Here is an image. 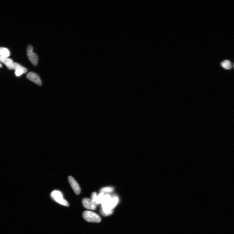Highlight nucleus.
<instances>
[{
	"label": "nucleus",
	"instance_id": "nucleus-1",
	"mask_svg": "<svg viewBox=\"0 0 234 234\" xmlns=\"http://www.w3.org/2000/svg\"><path fill=\"white\" fill-rule=\"evenodd\" d=\"M82 216L84 220L89 223H99L101 219L97 214L89 211H85L83 213Z\"/></svg>",
	"mask_w": 234,
	"mask_h": 234
},
{
	"label": "nucleus",
	"instance_id": "nucleus-2",
	"mask_svg": "<svg viewBox=\"0 0 234 234\" xmlns=\"http://www.w3.org/2000/svg\"><path fill=\"white\" fill-rule=\"evenodd\" d=\"M51 196L52 198L58 204L65 207L69 206L68 202L64 198L63 195L60 191L54 190L51 192Z\"/></svg>",
	"mask_w": 234,
	"mask_h": 234
},
{
	"label": "nucleus",
	"instance_id": "nucleus-3",
	"mask_svg": "<svg viewBox=\"0 0 234 234\" xmlns=\"http://www.w3.org/2000/svg\"><path fill=\"white\" fill-rule=\"evenodd\" d=\"M32 46H28L27 49V54L28 58L33 65H36L38 63V57L35 53L33 52Z\"/></svg>",
	"mask_w": 234,
	"mask_h": 234
},
{
	"label": "nucleus",
	"instance_id": "nucleus-4",
	"mask_svg": "<svg viewBox=\"0 0 234 234\" xmlns=\"http://www.w3.org/2000/svg\"><path fill=\"white\" fill-rule=\"evenodd\" d=\"M82 204L83 207L89 210H95L97 208V205L90 198H84L82 200Z\"/></svg>",
	"mask_w": 234,
	"mask_h": 234
},
{
	"label": "nucleus",
	"instance_id": "nucleus-5",
	"mask_svg": "<svg viewBox=\"0 0 234 234\" xmlns=\"http://www.w3.org/2000/svg\"><path fill=\"white\" fill-rule=\"evenodd\" d=\"M68 180L74 192L77 195H79L81 192V188L79 184L74 178L71 176L68 177Z\"/></svg>",
	"mask_w": 234,
	"mask_h": 234
},
{
	"label": "nucleus",
	"instance_id": "nucleus-6",
	"mask_svg": "<svg viewBox=\"0 0 234 234\" xmlns=\"http://www.w3.org/2000/svg\"><path fill=\"white\" fill-rule=\"evenodd\" d=\"M28 79L38 85H41L42 82L39 76L33 72H30L27 74Z\"/></svg>",
	"mask_w": 234,
	"mask_h": 234
},
{
	"label": "nucleus",
	"instance_id": "nucleus-7",
	"mask_svg": "<svg viewBox=\"0 0 234 234\" xmlns=\"http://www.w3.org/2000/svg\"><path fill=\"white\" fill-rule=\"evenodd\" d=\"M13 70L15 71L16 76L17 77L27 72L26 69L17 62H14Z\"/></svg>",
	"mask_w": 234,
	"mask_h": 234
},
{
	"label": "nucleus",
	"instance_id": "nucleus-8",
	"mask_svg": "<svg viewBox=\"0 0 234 234\" xmlns=\"http://www.w3.org/2000/svg\"><path fill=\"white\" fill-rule=\"evenodd\" d=\"M0 62L5 64L8 69H13L14 62L12 59L0 56Z\"/></svg>",
	"mask_w": 234,
	"mask_h": 234
},
{
	"label": "nucleus",
	"instance_id": "nucleus-9",
	"mask_svg": "<svg viewBox=\"0 0 234 234\" xmlns=\"http://www.w3.org/2000/svg\"><path fill=\"white\" fill-rule=\"evenodd\" d=\"M10 54V52L7 48L0 47V56L1 57H8Z\"/></svg>",
	"mask_w": 234,
	"mask_h": 234
},
{
	"label": "nucleus",
	"instance_id": "nucleus-10",
	"mask_svg": "<svg viewBox=\"0 0 234 234\" xmlns=\"http://www.w3.org/2000/svg\"><path fill=\"white\" fill-rule=\"evenodd\" d=\"M221 65L223 68L226 69H230L232 67L230 62L227 60L223 61L221 63Z\"/></svg>",
	"mask_w": 234,
	"mask_h": 234
},
{
	"label": "nucleus",
	"instance_id": "nucleus-11",
	"mask_svg": "<svg viewBox=\"0 0 234 234\" xmlns=\"http://www.w3.org/2000/svg\"><path fill=\"white\" fill-rule=\"evenodd\" d=\"M104 195V193L101 192L97 196L96 200L97 205L102 204L103 200Z\"/></svg>",
	"mask_w": 234,
	"mask_h": 234
},
{
	"label": "nucleus",
	"instance_id": "nucleus-12",
	"mask_svg": "<svg viewBox=\"0 0 234 234\" xmlns=\"http://www.w3.org/2000/svg\"><path fill=\"white\" fill-rule=\"evenodd\" d=\"M114 188L112 187H105L102 188L101 190V192H113Z\"/></svg>",
	"mask_w": 234,
	"mask_h": 234
},
{
	"label": "nucleus",
	"instance_id": "nucleus-13",
	"mask_svg": "<svg viewBox=\"0 0 234 234\" xmlns=\"http://www.w3.org/2000/svg\"><path fill=\"white\" fill-rule=\"evenodd\" d=\"M97 193L96 192H94L92 193L91 195V199L92 200L94 203L95 204L96 203V198L97 197Z\"/></svg>",
	"mask_w": 234,
	"mask_h": 234
},
{
	"label": "nucleus",
	"instance_id": "nucleus-14",
	"mask_svg": "<svg viewBox=\"0 0 234 234\" xmlns=\"http://www.w3.org/2000/svg\"><path fill=\"white\" fill-rule=\"evenodd\" d=\"M2 67V65L1 63V62H0V68H1Z\"/></svg>",
	"mask_w": 234,
	"mask_h": 234
}]
</instances>
